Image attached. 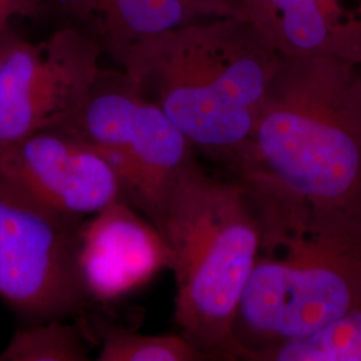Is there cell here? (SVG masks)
Instances as JSON below:
<instances>
[{
    "mask_svg": "<svg viewBox=\"0 0 361 361\" xmlns=\"http://www.w3.org/2000/svg\"><path fill=\"white\" fill-rule=\"evenodd\" d=\"M280 54L245 15L145 39L119 62L195 147L233 165L255 128Z\"/></svg>",
    "mask_w": 361,
    "mask_h": 361,
    "instance_id": "3",
    "label": "cell"
},
{
    "mask_svg": "<svg viewBox=\"0 0 361 361\" xmlns=\"http://www.w3.org/2000/svg\"><path fill=\"white\" fill-rule=\"evenodd\" d=\"M0 180L40 207L80 221L126 200L114 166L67 126L1 143Z\"/></svg>",
    "mask_w": 361,
    "mask_h": 361,
    "instance_id": "7",
    "label": "cell"
},
{
    "mask_svg": "<svg viewBox=\"0 0 361 361\" xmlns=\"http://www.w3.org/2000/svg\"><path fill=\"white\" fill-rule=\"evenodd\" d=\"M259 228L257 261L234 334L240 360L313 335L361 307V216L243 176Z\"/></svg>",
    "mask_w": 361,
    "mask_h": 361,
    "instance_id": "1",
    "label": "cell"
},
{
    "mask_svg": "<svg viewBox=\"0 0 361 361\" xmlns=\"http://www.w3.org/2000/svg\"><path fill=\"white\" fill-rule=\"evenodd\" d=\"M101 46L77 27L19 35L0 68V145L70 123L102 68Z\"/></svg>",
    "mask_w": 361,
    "mask_h": 361,
    "instance_id": "6",
    "label": "cell"
},
{
    "mask_svg": "<svg viewBox=\"0 0 361 361\" xmlns=\"http://www.w3.org/2000/svg\"><path fill=\"white\" fill-rule=\"evenodd\" d=\"M284 56H326L361 67V0H240Z\"/></svg>",
    "mask_w": 361,
    "mask_h": 361,
    "instance_id": "10",
    "label": "cell"
},
{
    "mask_svg": "<svg viewBox=\"0 0 361 361\" xmlns=\"http://www.w3.org/2000/svg\"><path fill=\"white\" fill-rule=\"evenodd\" d=\"M80 320L85 319L80 316ZM83 334L97 337L99 361H204L205 357L180 335H143L104 322H85Z\"/></svg>",
    "mask_w": 361,
    "mask_h": 361,
    "instance_id": "11",
    "label": "cell"
},
{
    "mask_svg": "<svg viewBox=\"0 0 361 361\" xmlns=\"http://www.w3.org/2000/svg\"><path fill=\"white\" fill-rule=\"evenodd\" d=\"M54 13L94 39L114 66L145 39L204 19L244 15L240 0H54Z\"/></svg>",
    "mask_w": 361,
    "mask_h": 361,
    "instance_id": "9",
    "label": "cell"
},
{
    "mask_svg": "<svg viewBox=\"0 0 361 361\" xmlns=\"http://www.w3.org/2000/svg\"><path fill=\"white\" fill-rule=\"evenodd\" d=\"M249 361H361V307L313 335L261 350Z\"/></svg>",
    "mask_w": 361,
    "mask_h": 361,
    "instance_id": "12",
    "label": "cell"
},
{
    "mask_svg": "<svg viewBox=\"0 0 361 361\" xmlns=\"http://www.w3.org/2000/svg\"><path fill=\"white\" fill-rule=\"evenodd\" d=\"M83 222L0 180V298L28 324L80 317L90 307L78 267Z\"/></svg>",
    "mask_w": 361,
    "mask_h": 361,
    "instance_id": "5",
    "label": "cell"
},
{
    "mask_svg": "<svg viewBox=\"0 0 361 361\" xmlns=\"http://www.w3.org/2000/svg\"><path fill=\"white\" fill-rule=\"evenodd\" d=\"M237 177L273 180L317 207L361 216V67L280 56Z\"/></svg>",
    "mask_w": 361,
    "mask_h": 361,
    "instance_id": "2",
    "label": "cell"
},
{
    "mask_svg": "<svg viewBox=\"0 0 361 361\" xmlns=\"http://www.w3.org/2000/svg\"><path fill=\"white\" fill-rule=\"evenodd\" d=\"M54 13V0H0V34L13 30L15 19L38 20Z\"/></svg>",
    "mask_w": 361,
    "mask_h": 361,
    "instance_id": "14",
    "label": "cell"
},
{
    "mask_svg": "<svg viewBox=\"0 0 361 361\" xmlns=\"http://www.w3.org/2000/svg\"><path fill=\"white\" fill-rule=\"evenodd\" d=\"M150 221L173 253L180 335L205 360H240L234 326L259 247L245 185L214 178L193 161Z\"/></svg>",
    "mask_w": 361,
    "mask_h": 361,
    "instance_id": "4",
    "label": "cell"
},
{
    "mask_svg": "<svg viewBox=\"0 0 361 361\" xmlns=\"http://www.w3.org/2000/svg\"><path fill=\"white\" fill-rule=\"evenodd\" d=\"M18 38H19V34H16L13 31V28L10 30V31H6V32L0 34V68H1L3 62H4L7 54H8L11 46H13V42Z\"/></svg>",
    "mask_w": 361,
    "mask_h": 361,
    "instance_id": "15",
    "label": "cell"
},
{
    "mask_svg": "<svg viewBox=\"0 0 361 361\" xmlns=\"http://www.w3.org/2000/svg\"><path fill=\"white\" fill-rule=\"evenodd\" d=\"M83 360H89L85 334L66 320L27 324L0 352V361Z\"/></svg>",
    "mask_w": 361,
    "mask_h": 361,
    "instance_id": "13",
    "label": "cell"
},
{
    "mask_svg": "<svg viewBox=\"0 0 361 361\" xmlns=\"http://www.w3.org/2000/svg\"><path fill=\"white\" fill-rule=\"evenodd\" d=\"M78 267L91 302L106 304L140 290L161 271H171L173 253L154 224L121 200L85 219Z\"/></svg>",
    "mask_w": 361,
    "mask_h": 361,
    "instance_id": "8",
    "label": "cell"
}]
</instances>
